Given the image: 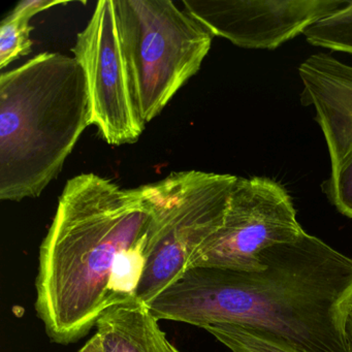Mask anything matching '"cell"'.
<instances>
[{
    "label": "cell",
    "mask_w": 352,
    "mask_h": 352,
    "mask_svg": "<svg viewBox=\"0 0 352 352\" xmlns=\"http://www.w3.org/2000/svg\"><path fill=\"white\" fill-rule=\"evenodd\" d=\"M261 259L265 267L258 272L190 269L150 309L158 320L256 329L296 352H347L352 258L304 232L265 249Z\"/></svg>",
    "instance_id": "cell-1"
},
{
    "label": "cell",
    "mask_w": 352,
    "mask_h": 352,
    "mask_svg": "<svg viewBox=\"0 0 352 352\" xmlns=\"http://www.w3.org/2000/svg\"><path fill=\"white\" fill-rule=\"evenodd\" d=\"M152 210L143 186L122 188L98 175L69 179L38 252L34 309L47 336L69 345L111 308L115 270L147 244Z\"/></svg>",
    "instance_id": "cell-2"
},
{
    "label": "cell",
    "mask_w": 352,
    "mask_h": 352,
    "mask_svg": "<svg viewBox=\"0 0 352 352\" xmlns=\"http://www.w3.org/2000/svg\"><path fill=\"white\" fill-rule=\"evenodd\" d=\"M91 125L75 57L41 53L0 76V199L40 197Z\"/></svg>",
    "instance_id": "cell-3"
},
{
    "label": "cell",
    "mask_w": 352,
    "mask_h": 352,
    "mask_svg": "<svg viewBox=\"0 0 352 352\" xmlns=\"http://www.w3.org/2000/svg\"><path fill=\"white\" fill-rule=\"evenodd\" d=\"M131 94L144 125L201 69L214 36L170 0H114Z\"/></svg>",
    "instance_id": "cell-4"
},
{
    "label": "cell",
    "mask_w": 352,
    "mask_h": 352,
    "mask_svg": "<svg viewBox=\"0 0 352 352\" xmlns=\"http://www.w3.org/2000/svg\"><path fill=\"white\" fill-rule=\"evenodd\" d=\"M238 177L184 170L144 185L152 210L148 263L137 296L152 302L190 269L195 255L223 223Z\"/></svg>",
    "instance_id": "cell-5"
},
{
    "label": "cell",
    "mask_w": 352,
    "mask_h": 352,
    "mask_svg": "<svg viewBox=\"0 0 352 352\" xmlns=\"http://www.w3.org/2000/svg\"><path fill=\"white\" fill-rule=\"evenodd\" d=\"M304 232L292 197L280 183L265 177H238L223 223L195 255L190 269L261 271L263 250L294 242Z\"/></svg>",
    "instance_id": "cell-6"
},
{
    "label": "cell",
    "mask_w": 352,
    "mask_h": 352,
    "mask_svg": "<svg viewBox=\"0 0 352 352\" xmlns=\"http://www.w3.org/2000/svg\"><path fill=\"white\" fill-rule=\"evenodd\" d=\"M85 73L91 124L113 146L133 144L145 129L131 94L114 0H100L73 48Z\"/></svg>",
    "instance_id": "cell-7"
},
{
    "label": "cell",
    "mask_w": 352,
    "mask_h": 352,
    "mask_svg": "<svg viewBox=\"0 0 352 352\" xmlns=\"http://www.w3.org/2000/svg\"><path fill=\"white\" fill-rule=\"evenodd\" d=\"M346 0H183L213 36L245 49L275 50L341 9Z\"/></svg>",
    "instance_id": "cell-8"
},
{
    "label": "cell",
    "mask_w": 352,
    "mask_h": 352,
    "mask_svg": "<svg viewBox=\"0 0 352 352\" xmlns=\"http://www.w3.org/2000/svg\"><path fill=\"white\" fill-rule=\"evenodd\" d=\"M302 104L312 106L327 141L331 177L324 192L340 213L352 219V65L325 53L298 67Z\"/></svg>",
    "instance_id": "cell-9"
},
{
    "label": "cell",
    "mask_w": 352,
    "mask_h": 352,
    "mask_svg": "<svg viewBox=\"0 0 352 352\" xmlns=\"http://www.w3.org/2000/svg\"><path fill=\"white\" fill-rule=\"evenodd\" d=\"M158 319L135 296L108 309L96 323L104 352H182L168 341Z\"/></svg>",
    "instance_id": "cell-10"
},
{
    "label": "cell",
    "mask_w": 352,
    "mask_h": 352,
    "mask_svg": "<svg viewBox=\"0 0 352 352\" xmlns=\"http://www.w3.org/2000/svg\"><path fill=\"white\" fill-rule=\"evenodd\" d=\"M304 34L313 46L352 55V1L309 26Z\"/></svg>",
    "instance_id": "cell-11"
},
{
    "label": "cell",
    "mask_w": 352,
    "mask_h": 352,
    "mask_svg": "<svg viewBox=\"0 0 352 352\" xmlns=\"http://www.w3.org/2000/svg\"><path fill=\"white\" fill-rule=\"evenodd\" d=\"M205 329L232 352H296L256 329L241 325L216 323Z\"/></svg>",
    "instance_id": "cell-12"
},
{
    "label": "cell",
    "mask_w": 352,
    "mask_h": 352,
    "mask_svg": "<svg viewBox=\"0 0 352 352\" xmlns=\"http://www.w3.org/2000/svg\"><path fill=\"white\" fill-rule=\"evenodd\" d=\"M34 28L28 20L8 15L0 25V69L32 52L30 32Z\"/></svg>",
    "instance_id": "cell-13"
},
{
    "label": "cell",
    "mask_w": 352,
    "mask_h": 352,
    "mask_svg": "<svg viewBox=\"0 0 352 352\" xmlns=\"http://www.w3.org/2000/svg\"><path fill=\"white\" fill-rule=\"evenodd\" d=\"M67 3L65 1H59V0H54V1L53 0H23L16 6L15 9L9 15L14 18L30 21L32 17L41 12L46 11L56 6L67 5Z\"/></svg>",
    "instance_id": "cell-14"
},
{
    "label": "cell",
    "mask_w": 352,
    "mask_h": 352,
    "mask_svg": "<svg viewBox=\"0 0 352 352\" xmlns=\"http://www.w3.org/2000/svg\"><path fill=\"white\" fill-rule=\"evenodd\" d=\"M344 337H345L346 349L352 352V294L346 302L344 309Z\"/></svg>",
    "instance_id": "cell-15"
},
{
    "label": "cell",
    "mask_w": 352,
    "mask_h": 352,
    "mask_svg": "<svg viewBox=\"0 0 352 352\" xmlns=\"http://www.w3.org/2000/svg\"><path fill=\"white\" fill-rule=\"evenodd\" d=\"M79 352H104L102 338L98 333L79 350Z\"/></svg>",
    "instance_id": "cell-16"
}]
</instances>
